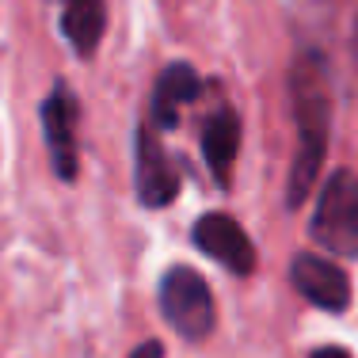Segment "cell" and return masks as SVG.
Segmentation results:
<instances>
[{"label":"cell","mask_w":358,"mask_h":358,"mask_svg":"<svg viewBox=\"0 0 358 358\" xmlns=\"http://www.w3.org/2000/svg\"><path fill=\"white\" fill-rule=\"evenodd\" d=\"M103 23H107L103 0H65L62 27H65V38L73 42L76 54L88 57L92 50L99 46V38H103Z\"/></svg>","instance_id":"cell-10"},{"label":"cell","mask_w":358,"mask_h":358,"mask_svg":"<svg viewBox=\"0 0 358 358\" xmlns=\"http://www.w3.org/2000/svg\"><path fill=\"white\" fill-rule=\"evenodd\" d=\"M236 152H241V118H236V110L221 107L206 118V126H202V157H206L210 172H214L221 183H229Z\"/></svg>","instance_id":"cell-9"},{"label":"cell","mask_w":358,"mask_h":358,"mask_svg":"<svg viewBox=\"0 0 358 358\" xmlns=\"http://www.w3.org/2000/svg\"><path fill=\"white\" fill-rule=\"evenodd\" d=\"M289 103H294V126H297V149L289 164V187H286V206L297 210L305 194L313 191L324 152H328V134H331V88H328V69L320 54L305 50L297 54L289 69Z\"/></svg>","instance_id":"cell-1"},{"label":"cell","mask_w":358,"mask_h":358,"mask_svg":"<svg viewBox=\"0 0 358 358\" xmlns=\"http://www.w3.org/2000/svg\"><path fill=\"white\" fill-rule=\"evenodd\" d=\"M179 194V168L164 152L157 126L145 122L138 134V199L145 206H168Z\"/></svg>","instance_id":"cell-6"},{"label":"cell","mask_w":358,"mask_h":358,"mask_svg":"<svg viewBox=\"0 0 358 358\" xmlns=\"http://www.w3.org/2000/svg\"><path fill=\"white\" fill-rule=\"evenodd\" d=\"M355 50H358V31H355Z\"/></svg>","instance_id":"cell-13"},{"label":"cell","mask_w":358,"mask_h":358,"mask_svg":"<svg viewBox=\"0 0 358 358\" xmlns=\"http://www.w3.org/2000/svg\"><path fill=\"white\" fill-rule=\"evenodd\" d=\"M309 236L331 255H347V259L358 255V179L355 172L339 168L324 183Z\"/></svg>","instance_id":"cell-2"},{"label":"cell","mask_w":358,"mask_h":358,"mask_svg":"<svg viewBox=\"0 0 358 358\" xmlns=\"http://www.w3.org/2000/svg\"><path fill=\"white\" fill-rule=\"evenodd\" d=\"M289 282L305 301H313L324 313H347V305H351V278L320 255H294Z\"/></svg>","instance_id":"cell-4"},{"label":"cell","mask_w":358,"mask_h":358,"mask_svg":"<svg viewBox=\"0 0 358 358\" xmlns=\"http://www.w3.org/2000/svg\"><path fill=\"white\" fill-rule=\"evenodd\" d=\"M194 244L217 259L229 275H252L255 271V248L248 241V233L241 229V221H233L229 214H206L194 221Z\"/></svg>","instance_id":"cell-5"},{"label":"cell","mask_w":358,"mask_h":358,"mask_svg":"<svg viewBox=\"0 0 358 358\" xmlns=\"http://www.w3.org/2000/svg\"><path fill=\"white\" fill-rule=\"evenodd\" d=\"M202 96V76L191 69V65H168L157 80V92H152V107H149V122L157 130H168L176 126L179 118V107L191 103V99Z\"/></svg>","instance_id":"cell-8"},{"label":"cell","mask_w":358,"mask_h":358,"mask_svg":"<svg viewBox=\"0 0 358 358\" xmlns=\"http://www.w3.org/2000/svg\"><path fill=\"white\" fill-rule=\"evenodd\" d=\"M160 313L191 343L206 339L214 331V320H217L214 294H210L206 278L194 267H172L164 275V282H160Z\"/></svg>","instance_id":"cell-3"},{"label":"cell","mask_w":358,"mask_h":358,"mask_svg":"<svg viewBox=\"0 0 358 358\" xmlns=\"http://www.w3.org/2000/svg\"><path fill=\"white\" fill-rule=\"evenodd\" d=\"M130 358H164V351H160V343L157 339H149V343H141L138 351H134Z\"/></svg>","instance_id":"cell-11"},{"label":"cell","mask_w":358,"mask_h":358,"mask_svg":"<svg viewBox=\"0 0 358 358\" xmlns=\"http://www.w3.org/2000/svg\"><path fill=\"white\" fill-rule=\"evenodd\" d=\"M309 358H351V351H343V347H320V351H313Z\"/></svg>","instance_id":"cell-12"},{"label":"cell","mask_w":358,"mask_h":358,"mask_svg":"<svg viewBox=\"0 0 358 358\" xmlns=\"http://www.w3.org/2000/svg\"><path fill=\"white\" fill-rule=\"evenodd\" d=\"M42 130H46V145L54 168L62 179H76V99L65 84L50 92L46 107H42Z\"/></svg>","instance_id":"cell-7"}]
</instances>
